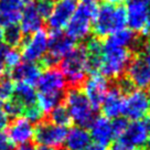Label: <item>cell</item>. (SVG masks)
I'll return each mask as SVG.
<instances>
[{
    "label": "cell",
    "mask_w": 150,
    "mask_h": 150,
    "mask_svg": "<svg viewBox=\"0 0 150 150\" xmlns=\"http://www.w3.org/2000/svg\"><path fill=\"white\" fill-rule=\"evenodd\" d=\"M67 134L66 127L57 126L47 120L45 118L42 122L37 124L33 132L34 144L39 146H47L51 148H60L64 141Z\"/></svg>",
    "instance_id": "7"
},
{
    "label": "cell",
    "mask_w": 150,
    "mask_h": 150,
    "mask_svg": "<svg viewBox=\"0 0 150 150\" xmlns=\"http://www.w3.org/2000/svg\"><path fill=\"white\" fill-rule=\"evenodd\" d=\"M97 0H82V2H89V4H96Z\"/></svg>",
    "instance_id": "42"
},
{
    "label": "cell",
    "mask_w": 150,
    "mask_h": 150,
    "mask_svg": "<svg viewBox=\"0 0 150 150\" xmlns=\"http://www.w3.org/2000/svg\"><path fill=\"white\" fill-rule=\"evenodd\" d=\"M132 60L129 49L118 47L103 43L99 56L98 72L106 79H120Z\"/></svg>",
    "instance_id": "2"
},
{
    "label": "cell",
    "mask_w": 150,
    "mask_h": 150,
    "mask_svg": "<svg viewBox=\"0 0 150 150\" xmlns=\"http://www.w3.org/2000/svg\"><path fill=\"white\" fill-rule=\"evenodd\" d=\"M43 19L39 16L34 4H28L21 12L20 19V28L24 35H30L42 29Z\"/></svg>",
    "instance_id": "20"
},
{
    "label": "cell",
    "mask_w": 150,
    "mask_h": 150,
    "mask_svg": "<svg viewBox=\"0 0 150 150\" xmlns=\"http://www.w3.org/2000/svg\"><path fill=\"white\" fill-rule=\"evenodd\" d=\"M21 1H22L23 4H27V5H28V4H31V2H33L34 0H21Z\"/></svg>",
    "instance_id": "44"
},
{
    "label": "cell",
    "mask_w": 150,
    "mask_h": 150,
    "mask_svg": "<svg viewBox=\"0 0 150 150\" xmlns=\"http://www.w3.org/2000/svg\"><path fill=\"white\" fill-rule=\"evenodd\" d=\"M64 102L72 122L76 124V126L88 127L95 117V108L86 98L84 93L79 87H71L64 94Z\"/></svg>",
    "instance_id": "4"
},
{
    "label": "cell",
    "mask_w": 150,
    "mask_h": 150,
    "mask_svg": "<svg viewBox=\"0 0 150 150\" xmlns=\"http://www.w3.org/2000/svg\"><path fill=\"white\" fill-rule=\"evenodd\" d=\"M126 9L108 4L99 6L93 20V30L97 38H107L112 33L126 28Z\"/></svg>",
    "instance_id": "3"
},
{
    "label": "cell",
    "mask_w": 150,
    "mask_h": 150,
    "mask_svg": "<svg viewBox=\"0 0 150 150\" xmlns=\"http://www.w3.org/2000/svg\"><path fill=\"white\" fill-rule=\"evenodd\" d=\"M10 122V118L2 109H0V131L7 129V127Z\"/></svg>",
    "instance_id": "36"
},
{
    "label": "cell",
    "mask_w": 150,
    "mask_h": 150,
    "mask_svg": "<svg viewBox=\"0 0 150 150\" xmlns=\"http://www.w3.org/2000/svg\"><path fill=\"white\" fill-rule=\"evenodd\" d=\"M109 89L108 80L99 72L91 73L87 79L83 82V93L89 100L95 110L99 108L105 95Z\"/></svg>",
    "instance_id": "10"
},
{
    "label": "cell",
    "mask_w": 150,
    "mask_h": 150,
    "mask_svg": "<svg viewBox=\"0 0 150 150\" xmlns=\"http://www.w3.org/2000/svg\"><path fill=\"white\" fill-rule=\"evenodd\" d=\"M13 150H35V147H34V144H32V142H27L23 145H20L18 148H16Z\"/></svg>",
    "instance_id": "38"
},
{
    "label": "cell",
    "mask_w": 150,
    "mask_h": 150,
    "mask_svg": "<svg viewBox=\"0 0 150 150\" xmlns=\"http://www.w3.org/2000/svg\"><path fill=\"white\" fill-rule=\"evenodd\" d=\"M64 93H39L37 96V104L47 115L54 107L62 104L64 99Z\"/></svg>",
    "instance_id": "25"
},
{
    "label": "cell",
    "mask_w": 150,
    "mask_h": 150,
    "mask_svg": "<svg viewBox=\"0 0 150 150\" xmlns=\"http://www.w3.org/2000/svg\"><path fill=\"white\" fill-rule=\"evenodd\" d=\"M146 145H147V149L150 150V136H149V138H148V141H147Z\"/></svg>",
    "instance_id": "45"
},
{
    "label": "cell",
    "mask_w": 150,
    "mask_h": 150,
    "mask_svg": "<svg viewBox=\"0 0 150 150\" xmlns=\"http://www.w3.org/2000/svg\"><path fill=\"white\" fill-rule=\"evenodd\" d=\"M24 34L19 24H10L2 28V43L11 49H20Z\"/></svg>",
    "instance_id": "24"
},
{
    "label": "cell",
    "mask_w": 150,
    "mask_h": 150,
    "mask_svg": "<svg viewBox=\"0 0 150 150\" xmlns=\"http://www.w3.org/2000/svg\"><path fill=\"white\" fill-rule=\"evenodd\" d=\"M65 1H71V2H75V1H77V0H65Z\"/></svg>",
    "instance_id": "47"
},
{
    "label": "cell",
    "mask_w": 150,
    "mask_h": 150,
    "mask_svg": "<svg viewBox=\"0 0 150 150\" xmlns=\"http://www.w3.org/2000/svg\"><path fill=\"white\" fill-rule=\"evenodd\" d=\"M47 120L50 122L57 125V126L62 127H67L72 124V119L69 114V110L64 104H60L56 107H54L50 112H47Z\"/></svg>",
    "instance_id": "26"
},
{
    "label": "cell",
    "mask_w": 150,
    "mask_h": 150,
    "mask_svg": "<svg viewBox=\"0 0 150 150\" xmlns=\"http://www.w3.org/2000/svg\"><path fill=\"white\" fill-rule=\"evenodd\" d=\"M124 94L118 88V86H114L108 89L105 95L103 102L99 107L102 108L104 117L108 119H115L120 117L122 114V105H124Z\"/></svg>",
    "instance_id": "18"
},
{
    "label": "cell",
    "mask_w": 150,
    "mask_h": 150,
    "mask_svg": "<svg viewBox=\"0 0 150 150\" xmlns=\"http://www.w3.org/2000/svg\"><path fill=\"white\" fill-rule=\"evenodd\" d=\"M33 4H34V7H35L39 16L43 20L49 18V16L51 14L52 10H53V7L55 5L54 0H34Z\"/></svg>",
    "instance_id": "31"
},
{
    "label": "cell",
    "mask_w": 150,
    "mask_h": 150,
    "mask_svg": "<svg viewBox=\"0 0 150 150\" xmlns=\"http://www.w3.org/2000/svg\"><path fill=\"white\" fill-rule=\"evenodd\" d=\"M2 62L5 64L6 69H8V71L12 70L13 67H16L18 64L21 63V53L18 49L10 47L2 57Z\"/></svg>",
    "instance_id": "29"
},
{
    "label": "cell",
    "mask_w": 150,
    "mask_h": 150,
    "mask_svg": "<svg viewBox=\"0 0 150 150\" xmlns=\"http://www.w3.org/2000/svg\"><path fill=\"white\" fill-rule=\"evenodd\" d=\"M109 150H136V148L125 137L120 136L115 138V140L112 141V146Z\"/></svg>",
    "instance_id": "33"
},
{
    "label": "cell",
    "mask_w": 150,
    "mask_h": 150,
    "mask_svg": "<svg viewBox=\"0 0 150 150\" xmlns=\"http://www.w3.org/2000/svg\"><path fill=\"white\" fill-rule=\"evenodd\" d=\"M140 1H144V2H147V4H149V5H150V0H140Z\"/></svg>",
    "instance_id": "46"
},
{
    "label": "cell",
    "mask_w": 150,
    "mask_h": 150,
    "mask_svg": "<svg viewBox=\"0 0 150 150\" xmlns=\"http://www.w3.org/2000/svg\"><path fill=\"white\" fill-rule=\"evenodd\" d=\"M59 70L64 76L66 84H69L71 87H79L83 84L86 75L89 72L88 54L85 47H75L59 62Z\"/></svg>",
    "instance_id": "1"
},
{
    "label": "cell",
    "mask_w": 150,
    "mask_h": 150,
    "mask_svg": "<svg viewBox=\"0 0 150 150\" xmlns=\"http://www.w3.org/2000/svg\"><path fill=\"white\" fill-rule=\"evenodd\" d=\"M140 57L147 65L150 67V41H146L140 45Z\"/></svg>",
    "instance_id": "34"
},
{
    "label": "cell",
    "mask_w": 150,
    "mask_h": 150,
    "mask_svg": "<svg viewBox=\"0 0 150 150\" xmlns=\"http://www.w3.org/2000/svg\"><path fill=\"white\" fill-rule=\"evenodd\" d=\"M22 9L23 2L21 0H0V25L18 24Z\"/></svg>",
    "instance_id": "19"
},
{
    "label": "cell",
    "mask_w": 150,
    "mask_h": 150,
    "mask_svg": "<svg viewBox=\"0 0 150 150\" xmlns=\"http://www.w3.org/2000/svg\"><path fill=\"white\" fill-rule=\"evenodd\" d=\"M122 136L135 148L145 146L150 136V117L128 124V127Z\"/></svg>",
    "instance_id": "17"
},
{
    "label": "cell",
    "mask_w": 150,
    "mask_h": 150,
    "mask_svg": "<svg viewBox=\"0 0 150 150\" xmlns=\"http://www.w3.org/2000/svg\"><path fill=\"white\" fill-rule=\"evenodd\" d=\"M96 4L82 2L75 8V11L65 27L66 34L74 41L87 39L92 31V23L97 11Z\"/></svg>",
    "instance_id": "5"
},
{
    "label": "cell",
    "mask_w": 150,
    "mask_h": 150,
    "mask_svg": "<svg viewBox=\"0 0 150 150\" xmlns=\"http://www.w3.org/2000/svg\"><path fill=\"white\" fill-rule=\"evenodd\" d=\"M57 150H66V149H65V148H61V147H60V148H59Z\"/></svg>",
    "instance_id": "48"
},
{
    "label": "cell",
    "mask_w": 150,
    "mask_h": 150,
    "mask_svg": "<svg viewBox=\"0 0 150 150\" xmlns=\"http://www.w3.org/2000/svg\"><path fill=\"white\" fill-rule=\"evenodd\" d=\"M126 9L127 25L142 38L150 37V5L140 0H128Z\"/></svg>",
    "instance_id": "6"
},
{
    "label": "cell",
    "mask_w": 150,
    "mask_h": 150,
    "mask_svg": "<svg viewBox=\"0 0 150 150\" xmlns=\"http://www.w3.org/2000/svg\"><path fill=\"white\" fill-rule=\"evenodd\" d=\"M64 144L66 150H83L91 144L89 132L84 127H72L67 130Z\"/></svg>",
    "instance_id": "21"
},
{
    "label": "cell",
    "mask_w": 150,
    "mask_h": 150,
    "mask_svg": "<svg viewBox=\"0 0 150 150\" xmlns=\"http://www.w3.org/2000/svg\"><path fill=\"white\" fill-rule=\"evenodd\" d=\"M106 4L108 5H112V6H119L120 4L125 2V1H128V0H105Z\"/></svg>",
    "instance_id": "39"
},
{
    "label": "cell",
    "mask_w": 150,
    "mask_h": 150,
    "mask_svg": "<svg viewBox=\"0 0 150 150\" xmlns=\"http://www.w3.org/2000/svg\"><path fill=\"white\" fill-rule=\"evenodd\" d=\"M23 115L25 116L29 122L32 124H39L45 118V114L42 112V109L39 107L38 104H34L32 106H29L24 109Z\"/></svg>",
    "instance_id": "30"
},
{
    "label": "cell",
    "mask_w": 150,
    "mask_h": 150,
    "mask_svg": "<svg viewBox=\"0 0 150 150\" xmlns=\"http://www.w3.org/2000/svg\"><path fill=\"white\" fill-rule=\"evenodd\" d=\"M138 39H137V34L132 32L130 29H120L116 32L112 33L110 35H108L105 43H107L109 45L118 47H125V49H129L132 47L134 45H137Z\"/></svg>",
    "instance_id": "22"
},
{
    "label": "cell",
    "mask_w": 150,
    "mask_h": 150,
    "mask_svg": "<svg viewBox=\"0 0 150 150\" xmlns=\"http://www.w3.org/2000/svg\"><path fill=\"white\" fill-rule=\"evenodd\" d=\"M2 43V27L0 25V44Z\"/></svg>",
    "instance_id": "43"
},
{
    "label": "cell",
    "mask_w": 150,
    "mask_h": 150,
    "mask_svg": "<svg viewBox=\"0 0 150 150\" xmlns=\"http://www.w3.org/2000/svg\"><path fill=\"white\" fill-rule=\"evenodd\" d=\"M47 42L49 34L44 29H41L30 35H24L20 47L21 57L25 62L37 63L47 54Z\"/></svg>",
    "instance_id": "9"
},
{
    "label": "cell",
    "mask_w": 150,
    "mask_h": 150,
    "mask_svg": "<svg viewBox=\"0 0 150 150\" xmlns=\"http://www.w3.org/2000/svg\"><path fill=\"white\" fill-rule=\"evenodd\" d=\"M126 72V77L134 87L141 91L150 89V67L140 57L132 59Z\"/></svg>",
    "instance_id": "14"
},
{
    "label": "cell",
    "mask_w": 150,
    "mask_h": 150,
    "mask_svg": "<svg viewBox=\"0 0 150 150\" xmlns=\"http://www.w3.org/2000/svg\"><path fill=\"white\" fill-rule=\"evenodd\" d=\"M66 85V81L61 71L54 66L44 70L35 86L39 93H64Z\"/></svg>",
    "instance_id": "13"
},
{
    "label": "cell",
    "mask_w": 150,
    "mask_h": 150,
    "mask_svg": "<svg viewBox=\"0 0 150 150\" xmlns=\"http://www.w3.org/2000/svg\"><path fill=\"white\" fill-rule=\"evenodd\" d=\"M34 126L24 117L13 118L7 127V137L12 145H23L33 138Z\"/></svg>",
    "instance_id": "11"
},
{
    "label": "cell",
    "mask_w": 150,
    "mask_h": 150,
    "mask_svg": "<svg viewBox=\"0 0 150 150\" xmlns=\"http://www.w3.org/2000/svg\"><path fill=\"white\" fill-rule=\"evenodd\" d=\"M88 128L91 139H93L96 144L107 147V145L115 139L112 128V120L104 116L94 117Z\"/></svg>",
    "instance_id": "16"
},
{
    "label": "cell",
    "mask_w": 150,
    "mask_h": 150,
    "mask_svg": "<svg viewBox=\"0 0 150 150\" xmlns=\"http://www.w3.org/2000/svg\"><path fill=\"white\" fill-rule=\"evenodd\" d=\"M2 110L8 115V117L18 118L23 115L24 107L19 103L17 99L11 97L10 99L6 100L5 104L2 105Z\"/></svg>",
    "instance_id": "28"
},
{
    "label": "cell",
    "mask_w": 150,
    "mask_h": 150,
    "mask_svg": "<svg viewBox=\"0 0 150 150\" xmlns=\"http://www.w3.org/2000/svg\"><path fill=\"white\" fill-rule=\"evenodd\" d=\"M7 73L12 79V81L25 83L31 86H35L40 76L42 74V69L38 63L33 62H23L13 67L12 70L7 71Z\"/></svg>",
    "instance_id": "15"
},
{
    "label": "cell",
    "mask_w": 150,
    "mask_h": 150,
    "mask_svg": "<svg viewBox=\"0 0 150 150\" xmlns=\"http://www.w3.org/2000/svg\"><path fill=\"white\" fill-rule=\"evenodd\" d=\"M74 2L65 1V0H60L57 1L52 10L51 14L49 16L47 20V28L51 31H60L65 28L70 19L75 11Z\"/></svg>",
    "instance_id": "12"
},
{
    "label": "cell",
    "mask_w": 150,
    "mask_h": 150,
    "mask_svg": "<svg viewBox=\"0 0 150 150\" xmlns=\"http://www.w3.org/2000/svg\"><path fill=\"white\" fill-rule=\"evenodd\" d=\"M0 150H13V145L2 131H0Z\"/></svg>",
    "instance_id": "35"
},
{
    "label": "cell",
    "mask_w": 150,
    "mask_h": 150,
    "mask_svg": "<svg viewBox=\"0 0 150 150\" xmlns=\"http://www.w3.org/2000/svg\"><path fill=\"white\" fill-rule=\"evenodd\" d=\"M127 127H128V122H127L126 118L117 117L112 120V128L115 138L122 136L126 131Z\"/></svg>",
    "instance_id": "32"
},
{
    "label": "cell",
    "mask_w": 150,
    "mask_h": 150,
    "mask_svg": "<svg viewBox=\"0 0 150 150\" xmlns=\"http://www.w3.org/2000/svg\"><path fill=\"white\" fill-rule=\"evenodd\" d=\"M83 150H108L106 146L99 145L96 142H91L88 146H86Z\"/></svg>",
    "instance_id": "37"
},
{
    "label": "cell",
    "mask_w": 150,
    "mask_h": 150,
    "mask_svg": "<svg viewBox=\"0 0 150 150\" xmlns=\"http://www.w3.org/2000/svg\"><path fill=\"white\" fill-rule=\"evenodd\" d=\"M35 150H55V149L51 148V147H47V146H39L38 148H35Z\"/></svg>",
    "instance_id": "41"
},
{
    "label": "cell",
    "mask_w": 150,
    "mask_h": 150,
    "mask_svg": "<svg viewBox=\"0 0 150 150\" xmlns=\"http://www.w3.org/2000/svg\"><path fill=\"white\" fill-rule=\"evenodd\" d=\"M14 89V84L12 79L6 72L0 77V102H6L12 97Z\"/></svg>",
    "instance_id": "27"
},
{
    "label": "cell",
    "mask_w": 150,
    "mask_h": 150,
    "mask_svg": "<svg viewBox=\"0 0 150 150\" xmlns=\"http://www.w3.org/2000/svg\"><path fill=\"white\" fill-rule=\"evenodd\" d=\"M6 73V67H5V64H4V62L2 60L0 59V77L2 76V75Z\"/></svg>",
    "instance_id": "40"
},
{
    "label": "cell",
    "mask_w": 150,
    "mask_h": 150,
    "mask_svg": "<svg viewBox=\"0 0 150 150\" xmlns=\"http://www.w3.org/2000/svg\"><path fill=\"white\" fill-rule=\"evenodd\" d=\"M37 96L38 94L33 86L28 85L25 83L18 82V84L14 85L13 94L12 97L17 99L19 103L24 107V109L29 106H32L37 104Z\"/></svg>",
    "instance_id": "23"
},
{
    "label": "cell",
    "mask_w": 150,
    "mask_h": 150,
    "mask_svg": "<svg viewBox=\"0 0 150 150\" xmlns=\"http://www.w3.org/2000/svg\"><path fill=\"white\" fill-rule=\"evenodd\" d=\"M150 112L149 94L141 89H132L124 97L122 115L132 122L140 120Z\"/></svg>",
    "instance_id": "8"
}]
</instances>
